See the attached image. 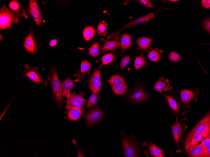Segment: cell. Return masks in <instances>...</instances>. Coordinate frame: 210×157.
I'll return each instance as SVG.
<instances>
[{
  "instance_id": "6da1fadb",
  "label": "cell",
  "mask_w": 210,
  "mask_h": 157,
  "mask_svg": "<svg viewBox=\"0 0 210 157\" xmlns=\"http://www.w3.org/2000/svg\"><path fill=\"white\" fill-rule=\"evenodd\" d=\"M49 79L52 95L60 108L63 103V90L61 83L58 77L57 70L54 66H52L50 69Z\"/></svg>"
},
{
  "instance_id": "7a4b0ae2",
  "label": "cell",
  "mask_w": 210,
  "mask_h": 157,
  "mask_svg": "<svg viewBox=\"0 0 210 157\" xmlns=\"http://www.w3.org/2000/svg\"><path fill=\"white\" fill-rule=\"evenodd\" d=\"M121 136L123 151L125 157H139L140 151L139 143L133 134H132L131 136L128 137L122 131Z\"/></svg>"
},
{
  "instance_id": "3957f363",
  "label": "cell",
  "mask_w": 210,
  "mask_h": 157,
  "mask_svg": "<svg viewBox=\"0 0 210 157\" xmlns=\"http://www.w3.org/2000/svg\"><path fill=\"white\" fill-rule=\"evenodd\" d=\"M167 91L166 93H162V94L165 98L173 113L178 118L180 116L184 114L186 111L182 105L180 99L173 91L172 87H170Z\"/></svg>"
},
{
  "instance_id": "277c9868",
  "label": "cell",
  "mask_w": 210,
  "mask_h": 157,
  "mask_svg": "<svg viewBox=\"0 0 210 157\" xmlns=\"http://www.w3.org/2000/svg\"><path fill=\"white\" fill-rule=\"evenodd\" d=\"M18 17L14 11L3 5L0 9V29L10 28L12 22L18 24L19 21Z\"/></svg>"
},
{
  "instance_id": "5b68a950",
  "label": "cell",
  "mask_w": 210,
  "mask_h": 157,
  "mask_svg": "<svg viewBox=\"0 0 210 157\" xmlns=\"http://www.w3.org/2000/svg\"><path fill=\"white\" fill-rule=\"evenodd\" d=\"M210 129V114L209 112H208L185 137L184 139V147L193 136L202 133Z\"/></svg>"
},
{
  "instance_id": "8992f818",
  "label": "cell",
  "mask_w": 210,
  "mask_h": 157,
  "mask_svg": "<svg viewBox=\"0 0 210 157\" xmlns=\"http://www.w3.org/2000/svg\"><path fill=\"white\" fill-rule=\"evenodd\" d=\"M186 118H182L180 121H178V118H176V122L173 125L170 126L172 130V134L177 146L178 149L177 153H180L181 149L179 146V140L181 134L184 133L188 127L185 124L184 120Z\"/></svg>"
},
{
  "instance_id": "52a82bcc",
  "label": "cell",
  "mask_w": 210,
  "mask_h": 157,
  "mask_svg": "<svg viewBox=\"0 0 210 157\" xmlns=\"http://www.w3.org/2000/svg\"><path fill=\"white\" fill-rule=\"evenodd\" d=\"M155 13H150L134 19L127 24H124L120 29H118L115 33L109 36L108 37V39H114L120 32L123 30L149 21L154 17Z\"/></svg>"
},
{
  "instance_id": "ba28073f",
  "label": "cell",
  "mask_w": 210,
  "mask_h": 157,
  "mask_svg": "<svg viewBox=\"0 0 210 157\" xmlns=\"http://www.w3.org/2000/svg\"><path fill=\"white\" fill-rule=\"evenodd\" d=\"M24 65L25 70L23 76L25 77L34 83L41 84L46 86L47 81L39 73L38 67L32 68L28 64H25Z\"/></svg>"
},
{
  "instance_id": "9c48e42d",
  "label": "cell",
  "mask_w": 210,
  "mask_h": 157,
  "mask_svg": "<svg viewBox=\"0 0 210 157\" xmlns=\"http://www.w3.org/2000/svg\"><path fill=\"white\" fill-rule=\"evenodd\" d=\"M27 10L28 14L32 17L36 25L40 26L42 22V16L36 1L29 0Z\"/></svg>"
},
{
  "instance_id": "30bf717a",
  "label": "cell",
  "mask_w": 210,
  "mask_h": 157,
  "mask_svg": "<svg viewBox=\"0 0 210 157\" xmlns=\"http://www.w3.org/2000/svg\"><path fill=\"white\" fill-rule=\"evenodd\" d=\"M199 92L196 90L194 91L187 89H183L180 92L181 102L185 108L190 107V104L193 101H196L197 99L196 96Z\"/></svg>"
},
{
  "instance_id": "8fae6325",
  "label": "cell",
  "mask_w": 210,
  "mask_h": 157,
  "mask_svg": "<svg viewBox=\"0 0 210 157\" xmlns=\"http://www.w3.org/2000/svg\"><path fill=\"white\" fill-rule=\"evenodd\" d=\"M129 99L137 102H143L147 100V95L141 84L131 91Z\"/></svg>"
},
{
  "instance_id": "7c38bea8",
  "label": "cell",
  "mask_w": 210,
  "mask_h": 157,
  "mask_svg": "<svg viewBox=\"0 0 210 157\" xmlns=\"http://www.w3.org/2000/svg\"><path fill=\"white\" fill-rule=\"evenodd\" d=\"M32 29L31 27L25 39L24 45L26 51L29 53L34 54L37 52L38 48Z\"/></svg>"
},
{
  "instance_id": "4fadbf2b",
  "label": "cell",
  "mask_w": 210,
  "mask_h": 157,
  "mask_svg": "<svg viewBox=\"0 0 210 157\" xmlns=\"http://www.w3.org/2000/svg\"><path fill=\"white\" fill-rule=\"evenodd\" d=\"M90 89L92 93L98 95L101 85V72L100 68L93 73L90 81Z\"/></svg>"
},
{
  "instance_id": "5bb4252c",
  "label": "cell",
  "mask_w": 210,
  "mask_h": 157,
  "mask_svg": "<svg viewBox=\"0 0 210 157\" xmlns=\"http://www.w3.org/2000/svg\"><path fill=\"white\" fill-rule=\"evenodd\" d=\"M104 113L102 109L98 107L88 112L85 115V118L89 124H93L100 121Z\"/></svg>"
},
{
  "instance_id": "9a60e30c",
  "label": "cell",
  "mask_w": 210,
  "mask_h": 157,
  "mask_svg": "<svg viewBox=\"0 0 210 157\" xmlns=\"http://www.w3.org/2000/svg\"><path fill=\"white\" fill-rule=\"evenodd\" d=\"M210 129L202 133L196 134L190 139L187 144L184 147L185 152L187 153L189 148L197 144L207 136L210 137Z\"/></svg>"
},
{
  "instance_id": "2e32d148",
  "label": "cell",
  "mask_w": 210,
  "mask_h": 157,
  "mask_svg": "<svg viewBox=\"0 0 210 157\" xmlns=\"http://www.w3.org/2000/svg\"><path fill=\"white\" fill-rule=\"evenodd\" d=\"M8 7L10 9L14 11L20 18H28L22 4L17 1L13 0L9 3Z\"/></svg>"
},
{
  "instance_id": "e0dca14e",
  "label": "cell",
  "mask_w": 210,
  "mask_h": 157,
  "mask_svg": "<svg viewBox=\"0 0 210 157\" xmlns=\"http://www.w3.org/2000/svg\"><path fill=\"white\" fill-rule=\"evenodd\" d=\"M119 38V37H117L113 40L105 41L101 48V52L104 53L117 49H119L120 46Z\"/></svg>"
},
{
  "instance_id": "ac0fdd59",
  "label": "cell",
  "mask_w": 210,
  "mask_h": 157,
  "mask_svg": "<svg viewBox=\"0 0 210 157\" xmlns=\"http://www.w3.org/2000/svg\"><path fill=\"white\" fill-rule=\"evenodd\" d=\"M141 144L149 150L151 155L155 157H164L162 153V150L158 146L151 142H144Z\"/></svg>"
},
{
  "instance_id": "d6986e66",
  "label": "cell",
  "mask_w": 210,
  "mask_h": 157,
  "mask_svg": "<svg viewBox=\"0 0 210 157\" xmlns=\"http://www.w3.org/2000/svg\"><path fill=\"white\" fill-rule=\"evenodd\" d=\"M187 153L189 157H203L204 149L201 144H197L190 147Z\"/></svg>"
},
{
  "instance_id": "ffe728a7",
  "label": "cell",
  "mask_w": 210,
  "mask_h": 157,
  "mask_svg": "<svg viewBox=\"0 0 210 157\" xmlns=\"http://www.w3.org/2000/svg\"><path fill=\"white\" fill-rule=\"evenodd\" d=\"M169 88V80L165 79L163 77L160 78L153 86L154 90L162 94L163 90L167 91Z\"/></svg>"
},
{
  "instance_id": "44dd1931",
  "label": "cell",
  "mask_w": 210,
  "mask_h": 157,
  "mask_svg": "<svg viewBox=\"0 0 210 157\" xmlns=\"http://www.w3.org/2000/svg\"><path fill=\"white\" fill-rule=\"evenodd\" d=\"M152 39L141 37L138 38L136 43L138 48L143 51H146L150 47Z\"/></svg>"
},
{
  "instance_id": "7402d4cb",
  "label": "cell",
  "mask_w": 210,
  "mask_h": 157,
  "mask_svg": "<svg viewBox=\"0 0 210 157\" xmlns=\"http://www.w3.org/2000/svg\"><path fill=\"white\" fill-rule=\"evenodd\" d=\"M119 43L120 47L122 50H127L131 47L132 39L129 34L124 33L120 38Z\"/></svg>"
},
{
  "instance_id": "603a6c76",
  "label": "cell",
  "mask_w": 210,
  "mask_h": 157,
  "mask_svg": "<svg viewBox=\"0 0 210 157\" xmlns=\"http://www.w3.org/2000/svg\"><path fill=\"white\" fill-rule=\"evenodd\" d=\"M61 84L63 95L67 97L71 95L70 91L71 89L74 87V83L71 79L67 78L62 82Z\"/></svg>"
},
{
  "instance_id": "cb8c5ba5",
  "label": "cell",
  "mask_w": 210,
  "mask_h": 157,
  "mask_svg": "<svg viewBox=\"0 0 210 157\" xmlns=\"http://www.w3.org/2000/svg\"><path fill=\"white\" fill-rule=\"evenodd\" d=\"M82 111L83 109L80 108L75 107H71L68 109V117L71 120L76 121L80 117Z\"/></svg>"
},
{
  "instance_id": "d4e9b609",
  "label": "cell",
  "mask_w": 210,
  "mask_h": 157,
  "mask_svg": "<svg viewBox=\"0 0 210 157\" xmlns=\"http://www.w3.org/2000/svg\"><path fill=\"white\" fill-rule=\"evenodd\" d=\"M163 50L156 48H151L148 52V58L153 62H157L160 60L162 57Z\"/></svg>"
},
{
  "instance_id": "484cf974",
  "label": "cell",
  "mask_w": 210,
  "mask_h": 157,
  "mask_svg": "<svg viewBox=\"0 0 210 157\" xmlns=\"http://www.w3.org/2000/svg\"><path fill=\"white\" fill-rule=\"evenodd\" d=\"M95 34L94 28L91 26H87L83 29V35L84 39L86 41H89L94 38Z\"/></svg>"
},
{
  "instance_id": "4316f807",
  "label": "cell",
  "mask_w": 210,
  "mask_h": 157,
  "mask_svg": "<svg viewBox=\"0 0 210 157\" xmlns=\"http://www.w3.org/2000/svg\"><path fill=\"white\" fill-rule=\"evenodd\" d=\"M102 40L103 39H101L91 46L89 50L88 54L89 55L95 57L99 54L100 50V44Z\"/></svg>"
},
{
  "instance_id": "83f0119b",
  "label": "cell",
  "mask_w": 210,
  "mask_h": 157,
  "mask_svg": "<svg viewBox=\"0 0 210 157\" xmlns=\"http://www.w3.org/2000/svg\"><path fill=\"white\" fill-rule=\"evenodd\" d=\"M113 92L117 95H121L125 93L127 90V86L126 83L111 86Z\"/></svg>"
},
{
  "instance_id": "f1b7e54d",
  "label": "cell",
  "mask_w": 210,
  "mask_h": 157,
  "mask_svg": "<svg viewBox=\"0 0 210 157\" xmlns=\"http://www.w3.org/2000/svg\"><path fill=\"white\" fill-rule=\"evenodd\" d=\"M132 3L141 4L148 8H153L154 6L152 1L149 0H125L124 4L127 5Z\"/></svg>"
},
{
  "instance_id": "f546056e",
  "label": "cell",
  "mask_w": 210,
  "mask_h": 157,
  "mask_svg": "<svg viewBox=\"0 0 210 157\" xmlns=\"http://www.w3.org/2000/svg\"><path fill=\"white\" fill-rule=\"evenodd\" d=\"M66 102V108L68 109L71 107H79L83 109V106L79 104L71 95L67 97Z\"/></svg>"
},
{
  "instance_id": "4dcf8cb0",
  "label": "cell",
  "mask_w": 210,
  "mask_h": 157,
  "mask_svg": "<svg viewBox=\"0 0 210 157\" xmlns=\"http://www.w3.org/2000/svg\"><path fill=\"white\" fill-rule=\"evenodd\" d=\"M108 82L112 86L125 83V81L124 78L120 76L113 75L108 81Z\"/></svg>"
},
{
  "instance_id": "1f68e13d",
  "label": "cell",
  "mask_w": 210,
  "mask_h": 157,
  "mask_svg": "<svg viewBox=\"0 0 210 157\" xmlns=\"http://www.w3.org/2000/svg\"><path fill=\"white\" fill-rule=\"evenodd\" d=\"M146 60L143 55L136 56L134 61V66L136 70H138L145 64Z\"/></svg>"
},
{
  "instance_id": "d6a6232c",
  "label": "cell",
  "mask_w": 210,
  "mask_h": 157,
  "mask_svg": "<svg viewBox=\"0 0 210 157\" xmlns=\"http://www.w3.org/2000/svg\"><path fill=\"white\" fill-rule=\"evenodd\" d=\"M114 55L111 52L109 53L102 57L101 59L102 64L105 65L111 63L114 60Z\"/></svg>"
},
{
  "instance_id": "836d02e7",
  "label": "cell",
  "mask_w": 210,
  "mask_h": 157,
  "mask_svg": "<svg viewBox=\"0 0 210 157\" xmlns=\"http://www.w3.org/2000/svg\"><path fill=\"white\" fill-rule=\"evenodd\" d=\"M91 65L88 61L84 60L82 61L80 65L81 72L86 73L89 71L91 68Z\"/></svg>"
},
{
  "instance_id": "e575fe53",
  "label": "cell",
  "mask_w": 210,
  "mask_h": 157,
  "mask_svg": "<svg viewBox=\"0 0 210 157\" xmlns=\"http://www.w3.org/2000/svg\"><path fill=\"white\" fill-rule=\"evenodd\" d=\"M75 100L80 104L83 106L86 102L84 97V93L83 92H81L79 94L77 95L75 93L71 94Z\"/></svg>"
},
{
  "instance_id": "d590c367",
  "label": "cell",
  "mask_w": 210,
  "mask_h": 157,
  "mask_svg": "<svg viewBox=\"0 0 210 157\" xmlns=\"http://www.w3.org/2000/svg\"><path fill=\"white\" fill-rule=\"evenodd\" d=\"M107 29V26L106 23L104 22L100 23L97 27V32L99 35L105 36Z\"/></svg>"
},
{
  "instance_id": "8d00e7d4",
  "label": "cell",
  "mask_w": 210,
  "mask_h": 157,
  "mask_svg": "<svg viewBox=\"0 0 210 157\" xmlns=\"http://www.w3.org/2000/svg\"><path fill=\"white\" fill-rule=\"evenodd\" d=\"M98 101V97L97 95L92 94L90 97L89 101L86 104V107L90 108L95 105Z\"/></svg>"
},
{
  "instance_id": "74e56055",
  "label": "cell",
  "mask_w": 210,
  "mask_h": 157,
  "mask_svg": "<svg viewBox=\"0 0 210 157\" xmlns=\"http://www.w3.org/2000/svg\"><path fill=\"white\" fill-rule=\"evenodd\" d=\"M202 26L203 28L208 34L210 33V17L204 19L202 22Z\"/></svg>"
},
{
  "instance_id": "f35d334b",
  "label": "cell",
  "mask_w": 210,
  "mask_h": 157,
  "mask_svg": "<svg viewBox=\"0 0 210 157\" xmlns=\"http://www.w3.org/2000/svg\"><path fill=\"white\" fill-rule=\"evenodd\" d=\"M131 60L130 56L127 55L124 56L121 60L120 68L123 70Z\"/></svg>"
},
{
  "instance_id": "ab89813d",
  "label": "cell",
  "mask_w": 210,
  "mask_h": 157,
  "mask_svg": "<svg viewBox=\"0 0 210 157\" xmlns=\"http://www.w3.org/2000/svg\"><path fill=\"white\" fill-rule=\"evenodd\" d=\"M168 59L171 61L176 62L181 59V56L178 53L173 51H172L169 55Z\"/></svg>"
},
{
  "instance_id": "60d3db41",
  "label": "cell",
  "mask_w": 210,
  "mask_h": 157,
  "mask_svg": "<svg viewBox=\"0 0 210 157\" xmlns=\"http://www.w3.org/2000/svg\"><path fill=\"white\" fill-rule=\"evenodd\" d=\"M201 144L202 145L203 149L210 146V137H207L204 139L201 142Z\"/></svg>"
},
{
  "instance_id": "b9f144b4",
  "label": "cell",
  "mask_w": 210,
  "mask_h": 157,
  "mask_svg": "<svg viewBox=\"0 0 210 157\" xmlns=\"http://www.w3.org/2000/svg\"><path fill=\"white\" fill-rule=\"evenodd\" d=\"M201 4L202 5L204 8L208 9L210 7V0H202L201 1Z\"/></svg>"
},
{
  "instance_id": "7bdbcfd3",
  "label": "cell",
  "mask_w": 210,
  "mask_h": 157,
  "mask_svg": "<svg viewBox=\"0 0 210 157\" xmlns=\"http://www.w3.org/2000/svg\"><path fill=\"white\" fill-rule=\"evenodd\" d=\"M203 157H210V146H208L204 150Z\"/></svg>"
},
{
  "instance_id": "ee69618b",
  "label": "cell",
  "mask_w": 210,
  "mask_h": 157,
  "mask_svg": "<svg viewBox=\"0 0 210 157\" xmlns=\"http://www.w3.org/2000/svg\"><path fill=\"white\" fill-rule=\"evenodd\" d=\"M57 42V40L56 39L51 40L49 43V45L50 47H52L55 46Z\"/></svg>"
},
{
  "instance_id": "f6af8a7d",
  "label": "cell",
  "mask_w": 210,
  "mask_h": 157,
  "mask_svg": "<svg viewBox=\"0 0 210 157\" xmlns=\"http://www.w3.org/2000/svg\"><path fill=\"white\" fill-rule=\"evenodd\" d=\"M168 2H169L170 3H174V2H178L179 1V0H168L167 1Z\"/></svg>"
},
{
  "instance_id": "bcb514c9",
  "label": "cell",
  "mask_w": 210,
  "mask_h": 157,
  "mask_svg": "<svg viewBox=\"0 0 210 157\" xmlns=\"http://www.w3.org/2000/svg\"><path fill=\"white\" fill-rule=\"evenodd\" d=\"M0 41H1L3 39V37L2 36V35L1 34H0Z\"/></svg>"
}]
</instances>
